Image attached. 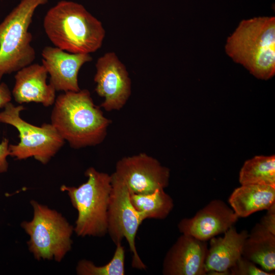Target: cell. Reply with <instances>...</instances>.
<instances>
[{
	"instance_id": "1",
	"label": "cell",
	"mask_w": 275,
	"mask_h": 275,
	"mask_svg": "<svg viewBox=\"0 0 275 275\" xmlns=\"http://www.w3.org/2000/svg\"><path fill=\"white\" fill-rule=\"evenodd\" d=\"M53 104L51 124L71 147L94 146L104 140L112 121L94 104L88 90L64 92Z\"/></svg>"
},
{
	"instance_id": "2",
	"label": "cell",
	"mask_w": 275,
	"mask_h": 275,
	"mask_svg": "<svg viewBox=\"0 0 275 275\" xmlns=\"http://www.w3.org/2000/svg\"><path fill=\"white\" fill-rule=\"evenodd\" d=\"M43 25L54 46L72 53L97 51L105 36L101 21L84 6L72 1H61L50 8Z\"/></svg>"
},
{
	"instance_id": "3",
	"label": "cell",
	"mask_w": 275,
	"mask_h": 275,
	"mask_svg": "<svg viewBox=\"0 0 275 275\" xmlns=\"http://www.w3.org/2000/svg\"><path fill=\"white\" fill-rule=\"evenodd\" d=\"M227 54L258 78L268 79L275 73V19L254 18L241 21L228 37Z\"/></svg>"
},
{
	"instance_id": "4",
	"label": "cell",
	"mask_w": 275,
	"mask_h": 275,
	"mask_svg": "<svg viewBox=\"0 0 275 275\" xmlns=\"http://www.w3.org/2000/svg\"><path fill=\"white\" fill-rule=\"evenodd\" d=\"M87 181L78 187L62 185L78 216L74 231L77 236L102 237L107 233V211L112 190L111 175L89 168Z\"/></svg>"
},
{
	"instance_id": "5",
	"label": "cell",
	"mask_w": 275,
	"mask_h": 275,
	"mask_svg": "<svg viewBox=\"0 0 275 275\" xmlns=\"http://www.w3.org/2000/svg\"><path fill=\"white\" fill-rule=\"evenodd\" d=\"M48 0H21L0 23V79L31 64L36 52L29 28L36 9Z\"/></svg>"
},
{
	"instance_id": "6",
	"label": "cell",
	"mask_w": 275,
	"mask_h": 275,
	"mask_svg": "<svg viewBox=\"0 0 275 275\" xmlns=\"http://www.w3.org/2000/svg\"><path fill=\"white\" fill-rule=\"evenodd\" d=\"M33 217L21 227L30 237L27 242L34 258L61 262L72 248L74 227L57 211L31 200Z\"/></svg>"
},
{
	"instance_id": "7",
	"label": "cell",
	"mask_w": 275,
	"mask_h": 275,
	"mask_svg": "<svg viewBox=\"0 0 275 275\" xmlns=\"http://www.w3.org/2000/svg\"><path fill=\"white\" fill-rule=\"evenodd\" d=\"M25 107L11 102L0 112V123L14 126L19 132V142L9 145L10 156L22 160L33 157L42 164L47 163L63 146L65 140L50 123L41 126L30 124L20 117Z\"/></svg>"
},
{
	"instance_id": "8",
	"label": "cell",
	"mask_w": 275,
	"mask_h": 275,
	"mask_svg": "<svg viewBox=\"0 0 275 275\" xmlns=\"http://www.w3.org/2000/svg\"><path fill=\"white\" fill-rule=\"evenodd\" d=\"M112 190L107 211V233L116 244L126 238L132 254L131 265L138 269H146L136 250L135 237L140 226L144 221L134 207L129 190L115 173L111 175Z\"/></svg>"
},
{
	"instance_id": "9",
	"label": "cell",
	"mask_w": 275,
	"mask_h": 275,
	"mask_svg": "<svg viewBox=\"0 0 275 275\" xmlns=\"http://www.w3.org/2000/svg\"><path fill=\"white\" fill-rule=\"evenodd\" d=\"M95 67V91L104 99L100 107L107 112L121 109L131 93V79L125 66L111 51L99 58Z\"/></svg>"
},
{
	"instance_id": "10",
	"label": "cell",
	"mask_w": 275,
	"mask_h": 275,
	"mask_svg": "<svg viewBox=\"0 0 275 275\" xmlns=\"http://www.w3.org/2000/svg\"><path fill=\"white\" fill-rule=\"evenodd\" d=\"M126 184L129 192L144 194L167 187L170 169L156 158L145 153L126 156L119 160L114 172Z\"/></svg>"
},
{
	"instance_id": "11",
	"label": "cell",
	"mask_w": 275,
	"mask_h": 275,
	"mask_svg": "<svg viewBox=\"0 0 275 275\" xmlns=\"http://www.w3.org/2000/svg\"><path fill=\"white\" fill-rule=\"evenodd\" d=\"M238 218L232 208L223 201L214 199L193 217L181 219L178 228L182 234L207 241L224 233L234 225Z\"/></svg>"
},
{
	"instance_id": "12",
	"label": "cell",
	"mask_w": 275,
	"mask_h": 275,
	"mask_svg": "<svg viewBox=\"0 0 275 275\" xmlns=\"http://www.w3.org/2000/svg\"><path fill=\"white\" fill-rule=\"evenodd\" d=\"M42 65L50 75L49 84L56 91L78 92V74L82 66L92 60L90 54L72 53L56 46L42 50Z\"/></svg>"
},
{
	"instance_id": "13",
	"label": "cell",
	"mask_w": 275,
	"mask_h": 275,
	"mask_svg": "<svg viewBox=\"0 0 275 275\" xmlns=\"http://www.w3.org/2000/svg\"><path fill=\"white\" fill-rule=\"evenodd\" d=\"M207 241L182 234L167 252L162 264L164 275H206Z\"/></svg>"
},
{
	"instance_id": "14",
	"label": "cell",
	"mask_w": 275,
	"mask_h": 275,
	"mask_svg": "<svg viewBox=\"0 0 275 275\" xmlns=\"http://www.w3.org/2000/svg\"><path fill=\"white\" fill-rule=\"evenodd\" d=\"M48 73L42 65L31 64L17 71L13 96L16 102H36L48 107L54 104L56 91L46 83Z\"/></svg>"
},
{
	"instance_id": "15",
	"label": "cell",
	"mask_w": 275,
	"mask_h": 275,
	"mask_svg": "<svg viewBox=\"0 0 275 275\" xmlns=\"http://www.w3.org/2000/svg\"><path fill=\"white\" fill-rule=\"evenodd\" d=\"M249 233L246 230L240 232L233 226L224 233V237H212L204 264L205 271L227 272L242 256L243 244Z\"/></svg>"
},
{
	"instance_id": "16",
	"label": "cell",
	"mask_w": 275,
	"mask_h": 275,
	"mask_svg": "<svg viewBox=\"0 0 275 275\" xmlns=\"http://www.w3.org/2000/svg\"><path fill=\"white\" fill-rule=\"evenodd\" d=\"M228 202L238 217L267 210L275 203V187L265 185H241L230 195Z\"/></svg>"
},
{
	"instance_id": "17",
	"label": "cell",
	"mask_w": 275,
	"mask_h": 275,
	"mask_svg": "<svg viewBox=\"0 0 275 275\" xmlns=\"http://www.w3.org/2000/svg\"><path fill=\"white\" fill-rule=\"evenodd\" d=\"M242 256L267 272L274 270L275 235L257 223L244 241Z\"/></svg>"
},
{
	"instance_id": "18",
	"label": "cell",
	"mask_w": 275,
	"mask_h": 275,
	"mask_svg": "<svg viewBox=\"0 0 275 275\" xmlns=\"http://www.w3.org/2000/svg\"><path fill=\"white\" fill-rule=\"evenodd\" d=\"M129 195L132 204L144 220L148 218L164 219L174 207L173 199L163 188H158L149 194H138L129 192Z\"/></svg>"
},
{
	"instance_id": "19",
	"label": "cell",
	"mask_w": 275,
	"mask_h": 275,
	"mask_svg": "<svg viewBox=\"0 0 275 275\" xmlns=\"http://www.w3.org/2000/svg\"><path fill=\"white\" fill-rule=\"evenodd\" d=\"M241 185L259 184L275 187V156H256L245 161L239 175Z\"/></svg>"
},
{
	"instance_id": "20",
	"label": "cell",
	"mask_w": 275,
	"mask_h": 275,
	"mask_svg": "<svg viewBox=\"0 0 275 275\" xmlns=\"http://www.w3.org/2000/svg\"><path fill=\"white\" fill-rule=\"evenodd\" d=\"M116 249L111 261L107 264L98 266L90 260L79 261L76 268L79 275H124L125 274V250L121 242L116 244Z\"/></svg>"
},
{
	"instance_id": "21",
	"label": "cell",
	"mask_w": 275,
	"mask_h": 275,
	"mask_svg": "<svg viewBox=\"0 0 275 275\" xmlns=\"http://www.w3.org/2000/svg\"><path fill=\"white\" fill-rule=\"evenodd\" d=\"M230 275H274L258 268L256 264L241 256L230 269Z\"/></svg>"
},
{
	"instance_id": "22",
	"label": "cell",
	"mask_w": 275,
	"mask_h": 275,
	"mask_svg": "<svg viewBox=\"0 0 275 275\" xmlns=\"http://www.w3.org/2000/svg\"><path fill=\"white\" fill-rule=\"evenodd\" d=\"M266 210L267 213L258 223L265 230L275 235V203Z\"/></svg>"
},
{
	"instance_id": "23",
	"label": "cell",
	"mask_w": 275,
	"mask_h": 275,
	"mask_svg": "<svg viewBox=\"0 0 275 275\" xmlns=\"http://www.w3.org/2000/svg\"><path fill=\"white\" fill-rule=\"evenodd\" d=\"M9 140L5 138L0 143V173L6 172L8 169L7 157L10 155Z\"/></svg>"
},
{
	"instance_id": "24",
	"label": "cell",
	"mask_w": 275,
	"mask_h": 275,
	"mask_svg": "<svg viewBox=\"0 0 275 275\" xmlns=\"http://www.w3.org/2000/svg\"><path fill=\"white\" fill-rule=\"evenodd\" d=\"M11 93L4 82H0V108H4L5 105L11 102Z\"/></svg>"
}]
</instances>
